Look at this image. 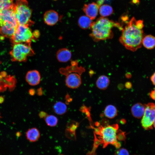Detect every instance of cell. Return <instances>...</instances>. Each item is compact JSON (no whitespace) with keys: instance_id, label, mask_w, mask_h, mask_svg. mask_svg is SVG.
Wrapping results in <instances>:
<instances>
[{"instance_id":"obj_24","label":"cell","mask_w":155,"mask_h":155,"mask_svg":"<svg viewBox=\"0 0 155 155\" xmlns=\"http://www.w3.org/2000/svg\"><path fill=\"white\" fill-rule=\"evenodd\" d=\"M113 12L112 7L107 4L101 5L99 8V13L102 17L109 16L112 14Z\"/></svg>"},{"instance_id":"obj_20","label":"cell","mask_w":155,"mask_h":155,"mask_svg":"<svg viewBox=\"0 0 155 155\" xmlns=\"http://www.w3.org/2000/svg\"><path fill=\"white\" fill-rule=\"evenodd\" d=\"M109 83L110 80L108 77L105 75H102L97 80L96 85L99 89L104 90L107 88Z\"/></svg>"},{"instance_id":"obj_29","label":"cell","mask_w":155,"mask_h":155,"mask_svg":"<svg viewBox=\"0 0 155 155\" xmlns=\"http://www.w3.org/2000/svg\"><path fill=\"white\" fill-rule=\"evenodd\" d=\"M38 96H41L43 94L42 90L41 88H40L37 89L36 92Z\"/></svg>"},{"instance_id":"obj_27","label":"cell","mask_w":155,"mask_h":155,"mask_svg":"<svg viewBox=\"0 0 155 155\" xmlns=\"http://www.w3.org/2000/svg\"><path fill=\"white\" fill-rule=\"evenodd\" d=\"M115 155H129L128 150L124 148H121L117 150Z\"/></svg>"},{"instance_id":"obj_35","label":"cell","mask_w":155,"mask_h":155,"mask_svg":"<svg viewBox=\"0 0 155 155\" xmlns=\"http://www.w3.org/2000/svg\"><path fill=\"white\" fill-rule=\"evenodd\" d=\"M153 125V126L154 127V128H155V119L154 120V121Z\"/></svg>"},{"instance_id":"obj_1","label":"cell","mask_w":155,"mask_h":155,"mask_svg":"<svg viewBox=\"0 0 155 155\" xmlns=\"http://www.w3.org/2000/svg\"><path fill=\"white\" fill-rule=\"evenodd\" d=\"M122 30L119 41L128 50L134 51L142 45L144 27L142 20H137L132 17Z\"/></svg>"},{"instance_id":"obj_18","label":"cell","mask_w":155,"mask_h":155,"mask_svg":"<svg viewBox=\"0 0 155 155\" xmlns=\"http://www.w3.org/2000/svg\"><path fill=\"white\" fill-rule=\"evenodd\" d=\"M69 123L66 131V135L69 138L75 140L76 138L75 131L79 124L75 121H71Z\"/></svg>"},{"instance_id":"obj_2","label":"cell","mask_w":155,"mask_h":155,"mask_svg":"<svg viewBox=\"0 0 155 155\" xmlns=\"http://www.w3.org/2000/svg\"><path fill=\"white\" fill-rule=\"evenodd\" d=\"M119 126L114 124L103 127L99 126L94 129V138L93 148L91 151L87 153V155H96V151L100 144H102L103 148L111 144L117 148L121 146L118 140H124L121 137L125 138L124 135H120L118 133Z\"/></svg>"},{"instance_id":"obj_6","label":"cell","mask_w":155,"mask_h":155,"mask_svg":"<svg viewBox=\"0 0 155 155\" xmlns=\"http://www.w3.org/2000/svg\"><path fill=\"white\" fill-rule=\"evenodd\" d=\"M33 32L29 26L18 24L15 32L11 38L14 44L30 43L34 38Z\"/></svg>"},{"instance_id":"obj_16","label":"cell","mask_w":155,"mask_h":155,"mask_svg":"<svg viewBox=\"0 0 155 155\" xmlns=\"http://www.w3.org/2000/svg\"><path fill=\"white\" fill-rule=\"evenodd\" d=\"M146 105L140 103L133 104L131 108V113L133 117L137 119L142 118L144 113Z\"/></svg>"},{"instance_id":"obj_33","label":"cell","mask_w":155,"mask_h":155,"mask_svg":"<svg viewBox=\"0 0 155 155\" xmlns=\"http://www.w3.org/2000/svg\"><path fill=\"white\" fill-rule=\"evenodd\" d=\"M4 101V98L2 96H0V104L2 103Z\"/></svg>"},{"instance_id":"obj_25","label":"cell","mask_w":155,"mask_h":155,"mask_svg":"<svg viewBox=\"0 0 155 155\" xmlns=\"http://www.w3.org/2000/svg\"><path fill=\"white\" fill-rule=\"evenodd\" d=\"M44 119L47 125L50 127H53L56 126L58 123L57 118L53 115H48Z\"/></svg>"},{"instance_id":"obj_5","label":"cell","mask_w":155,"mask_h":155,"mask_svg":"<svg viewBox=\"0 0 155 155\" xmlns=\"http://www.w3.org/2000/svg\"><path fill=\"white\" fill-rule=\"evenodd\" d=\"M30 43H15L10 54L13 61L25 62L28 56L33 55L34 53Z\"/></svg>"},{"instance_id":"obj_21","label":"cell","mask_w":155,"mask_h":155,"mask_svg":"<svg viewBox=\"0 0 155 155\" xmlns=\"http://www.w3.org/2000/svg\"><path fill=\"white\" fill-rule=\"evenodd\" d=\"M53 108L55 113L59 115L64 114L67 111V107L65 104L61 101L56 102L54 104Z\"/></svg>"},{"instance_id":"obj_32","label":"cell","mask_w":155,"mask_h":155,"mask_svg":"<svg viewBox=\"0 0 155 155\" xmlns=\"http://www.w3.org/2000/svg\"><path fill=\"white\" fill-rule=\"evenodd\" d=\"M36 93V92L35 91L34 89H30L29 90V94L31 96L34 95Z\"/></svg>"},{"instance_id":"obj_17","label":"cell","mask_w":155,"mask_h":155,"mask_svg":"<svg viewBox=\"0 0 155 155\" xmlns=\"http://www.w3.org/2000/svg\"><path fill=\"white\" fill-rule=\"evenodd\" d=\"M27 139L31 142H35L38 141L40 137V133L39 130L36 127L28 129L26 132Z\"/></svg>"},{"instance_id":"obj_28","label":"cell","mask_w":155,"mask_h":155,"mask_svg":"<svg viewBox=\"0 0 155 155\" xmlns=\"http://www.w3.org/2000/svg\"><path fill=\"white\" fill-rule=\"evenodd\" d=\"M48 114L47 113L43 111H41L39 113V116L40 118H44Z\"/></svg>"},{"instance_id":"obj_23","label":"cell","mask_w":155,"mask_h":155,"mask_svg":"<svg viewBox=\"0 0 155 155\" xmlns=\"http://www.w3.org/2000/svg\"><path fill=\"white\" fill-rule=\"evenodd\" d=\"M104 113L106 117L112 119L117 115V111L115 106L110 104L106 106L104 109Z\"/></svg>"},{"instance_id":"obj_10","label":"cell","mask_w":155,"mask_h":155,"mask_svg":"<svg viewBox=\"0 0 155 155\" xmlns=\"http://www.w3.org/2000/svg\"><path fill=\"white\" fill-rule=\"evenodd\" d=\"M100 6L97 3L92 2L85 4L83 7V10L86 16L92 20L97 16Z\"/></svg>"},{"instance_id":"obj_37","label":"cell","mask_w":155,"mask_h":155,"mask_svg":"<svg viewBox=\"0 0 155 155\" xmlns=\"http://www.w3.org/2000/svg\"><path fill=\"white\" fill-rule=\"evenodd\" d=\"M60 155H63V154H61Z\"/></svg>"},{"instance_id":"obj_34","label":"cell","mask_w":155,"mask_h":155,"mask_svg":"<svg viewBox=\"0 0 155 155\" xmlns=\"http://www.w3.org/2000/svg\"><path fill=\"white\" fill-rule=\"evenodd\" d=\"M138 0H132V2L134 3H137Z\"/></svg>"},{"instance_id":"obj_22","label":"cell","mask_w":155,"mask_h":155,"mask_svg":"<svg viewBox=\"0 0 155 155\" xmlns=\"http://www.w3.org/2000/svg\"><path fill=\"white\" fill-rule=\"evenodd\" d=\"M92 22V20L86 16H80L78 20V25L80 28L86 29L90 28Z\"/></svg>"},{"instance_id":"obj_11","label":"cell","mask_w":155,"mask_h":155,"mask_svg":"<svg viewBox=\"0 0 155 155\" xmlns=\"http://www.w3.org/2000/svg\"><path fill=\"white\" fill-rule=\"evenodd\" d=\"M84 71V68L78 66V62L76 61H72L70 65L62 68L59 70L60 73L65 76L71 72H76L81 75Z\"/></svg>"},{"instance_id":"obj_12","label":"cell","mask_w":155,"mask_h":155,"mask_svg":"<svg viewBox=\"0 0 155 155\" xmlns=\"http://www.w3.org/2000/svg\"><path fill=\"white\" fill-rule=\"evenodd\" d=\"M27 82L32 86L38 84L41 80V76L39 72L36 70H33L28 71L25 77Z\"/></svg>"},{"instance_id":"obj_26","label":"cell","mask_w":155,"mask_h":155,"mask_svg":"<svg viewBox=\"0 0 155 155\" xmlns=\"http://www.w3.org/2000/svg\"><path fill=\"white\" fill-rule=\"evenodd\" d=\"M13 0H0V11L12 7Z\"/></svg>"},{"instance_id":"obj_9","label":"cell","mask_w":155,"mask_h":155,"mask_svg":"<svg viewBox=\"0 0 155 155\" xmlns=\"http://www.w3.org/2000/svg\"><path fill=\"white\" fill-rule=\"evenodd\" d=\"M80 74L76 72H71L66 75L65 83L68 88L75 89L79 87L82 83Z\"/></svg>"},{"instance_id":"obj_31","label":"cell","mask_w":155,"mask_h":155,"mask_svg":"<svg viewBox=\"0 0 155 155\" xmlns=\"http://www.w3.org/2000/svg\"><path fill=\"white\" fill-rule=\"evenodd\" d=\"M150 80L153 84L155 86V72L151 76Z\"/></svg>"},{"instance_id":"obj_30","label":"cell","mask_w":155,"mask_h":155,"mask_svg":"<svg viewBox=\"0 0 155 155\" xmlns=\"http://www.w3.org/2000/svg\"><path fill=\"white\" fill-rule=\"evenodd\" d=\"M149 95L152 99L155 100V89L150 92Z\"/></svg>"},{"instance_id":"obj_13","label":"cell","mask_w":155,"mask_h":155,"mask_svg":"<svg viewBox=\"0 0 155 155\" xmlns=\"http://www.w3.org/2000/svg\"><path fill=\"white\" fill-rule=\"evenodd\" d=\"M59 17L58 14L54 10H51L46 11L44 15V23L49 26H53L58 21Z\"/></svg>"},{"instance_id":"obj_4","label":"cell","mask_w":155,"mask_h":155,"mask_svg":"<svg viewBox=\"0 0 155 155\" xmlns=\"http://www.w3.org/2000/svg\"><path fill=\"white\" fill-rule=\"evenodd\" d=\"M13 8L18 24L29 26L33 24L31 20L32 11L26 0H17Z\"/></svg>"},{"instance_id":"obj_36","label":"cell","mask_w":155,"mask_h":155,"mask_svg":"<svg viewBox=\"0 0 155 155\" xmlns=\"http://www.w3.org/2000/svg\"><path fill=\"white\" fill-rule=\"evenodd\" d=\"M1 116H0V118H1Z\"/></svg>"},{"instance_id":"obj_15","label":"cell","mask_w":155,"mask_h":155,"mask_svg":"<svg viewBox=\"0 0 155 155\" xmlns=\"http://www.w3.org/2000/svg\"><path fill=\"white\" fill-rule=\"evenodd\" d=\"M71 51L66 48H61L57 52L56 57L57 60L62 63L66 62L69 61L71 57Z\"/></svg>"},{"instance_id":"obj_8","label":"cell","mask_w":155,"mask_h":155,"mask_svg":"<svg viewBox=\"0 0 155 155\" xmlns=\"http://www.w3.org/2000/svg\"><path fill=\"white\" fill-rule=\"evenodd\" d=\"M18 25L17 22H3L0 24V34L4 36L11 38L14 34Z\"/></svg>"},{"instance_id":"obj_7","label":"cell","mask_w":155,"mask_h":155,"mask_svg":"<svg viewBox=\"0 0 155 155\" xmlns=\"http://www.w3.org/2000/svg\"><path fill=\"white\" fill-rule=\"evenodd\" d=\"M155 119V103L151 102L146 104L144 113L141 121L142 127L146 130L152 129Z\"/></svg>"},{"instance_id":"obj_14","label":"cell","mask_w":155,"mask_h":155,"mask_svg":"<svg viewBox=\"0 0 155 155\" xmlns=\"http://www.w3.org/2000/svg\"><path fill=\"white\" fill-rule=\"evenodd\" d=\"M7 21L17 22L13 7L0 11V24Z\"/></svg>"},{"instance_id":"obj_3","label":"cell","mask_w":155,"mask_h":155,"mask_svg":"<svg viewBox=\"0 0 155 155\" xmlns=\"http://www.w3.org/2000/svg\"><path fill=\"white\" fill-rule=\"evenodd\" d=\"M114 27L120 30L123 28L117 22L103 17L98 18L92 22L90 27L91 32L90 34L94 40L98 41L111 38L113 35L112 29Z\"/></svg>"},{"instance_id":"obj_19","label":"cell","mask_w":155,"mask_h":155,"mask_svg":"<svg viewBox=\"0 0 155 155\" xmlns=\"http://www.w3.org/2000/svg\"><path fill=\"white\" fill-rule=\"evenodd\" d=\"M142 44L146 48L151 49L155 47V37L151 35H148L143 37Z\"/></svg>"}]
</instances>
